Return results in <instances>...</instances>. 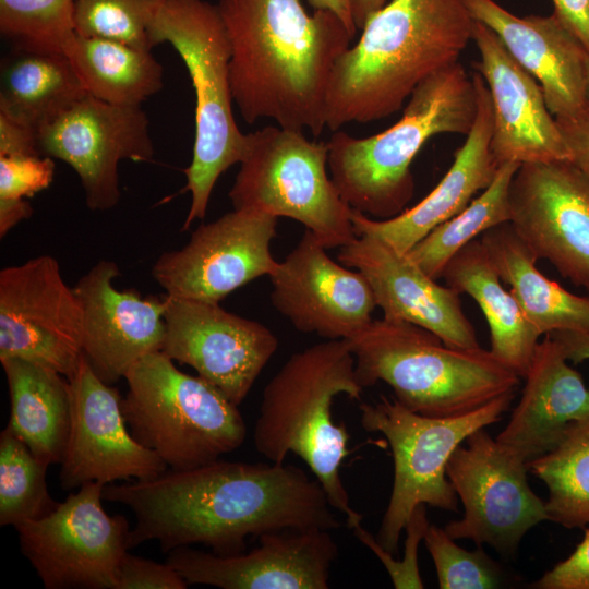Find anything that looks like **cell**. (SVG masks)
Masks as SVG:
<instances>
[{
    "label": "cell",
    "instance_id": "26",
    "mask_svg": "<svg viewBox=\"0 0 589 589\" xmlns=\"http://www.w3.org/2000/svg\"><path fill=\"white\" fill-rule=\"evenodd\" d=\"M551 337L538 342L522 395L495 437L527 462L557 446L569 424L589 420V387Z\"/></svg>",
    "mask_w": 589,
    "mask_h": 589
},
{
    "label": "cell",
    "instance_id": "45",
    "mask_svg": "<svg viewBox=\"0 0 589 589\" xmlns=\"http://www.w3.org/2000/svg\"><path fill=\"white\" fill-rule=\"evenodd\" d=\"M548 335L561 346L568 361L578 364L589 360V333L558 330Z\"/></svg>",
    "mask_w": 589,
    "mask_h": 589
},
{
    "label": "cell",
    "instance_id": "19",
    "mask_svg": "<svg viewBox=\"0 0 589 589\" xmlns=\"http://www.w3.org/2000/svg\"><path fill=\"white\" fill-rule=\"evenodd\" d=\"M269 278L273 306L299 332L348 339L373 321L377 305L366 278L332 260L308 229Z\"/></svg>",
    "mask_w": 589,
    "mask_h": 589
},
{
    "label": "cell",
    "instance_id": "20",
    "mask_svg": "<svg viewBox=\"0 0 589 589\" xmlns=\"http://www.w3.org/2000/svg\"><path fill=\"white\" fill-rule=\"evenodd\" d=\"M321 528L263 533L250 552L218 555L180 546L168 552L171 565L188 585L223 589H327L338 546Z\"/></svg>",
    "mask_w": 589,
    "mask_h": 589
},
{
    "label": "cell",
    "instance_id": "22",
    "mask_svg": "<svg viewBox=\"0 0 589 589\" xmlns=\"http://www.w3.org/2000/svg\"><path fill=\"white\" fill-rule=\"evenodd\" d=\"M476 64L490 93L492 154L497 163L570 160V152L537 80L508 52L498 36L474 20Z\"/></svg>",
    "mask_w": 589,
    "mask_h": 589
},
{
    "label": "cell",
    "instance_id": "46",
    "mask_svg": "<svg viewBox=\"0 0 589 589\" xmlns=\"http://www.w3.org/2000/svg\"><path fill=\"white\" fill-rule=\"evenodd\" d=\"M33 208L24 199H0V237L23 219L32 216Z\"/></svg>",
    "mask_w": 589,
    "mask_h": 589
},
{
    "label": "cell",
    "instance_id": "1",
    "mask_svg": "<svg viewBox=\"0 0 589 589\" xmlns=\"http://www.w3.org/2000/svg\"><path fill=\"white\" fill-rule=\"evenodd\" d=\"M103 498L135 515L129 550L155 540L167 553L203 544L215 554L235 555L245 552L248 537L341 526L317 479L285 462L216 459L147 480L106 484Z\"/></svg>",
    "mask_w": 589,
    "mask_h": 589
},
{
    "label": "cell",
    "instance_id": "34",
    "mask_svg": "<svg viewBox=\"0 0 589 589\" xmlns=\"http://www.w3.org/2000/svg\"><path fill=\"white\" fill-rule=\"evenodd\" d=\"M48 464L9 428L0 433V526L40 519L59 505L49 494Z\"/></svg>",
    "mask_w": 589,
    "mask_h": 589
},
{
    "label": "cell",
    "instance_id": "5",
    "mask_svg": "<svg viewBox=\"0 0 589 589\" xmlns=\"http://www.w3.org/2000/svg\"><path fill=\"white\" fill-rule=\"evenodd\" d=\"M477 115L472 74L459 62L421 82L408 98L401 118L366 137L334 131L327 141L330 178L344 201L375 219L406 209L414 191L411 163L434 135H467Z\"/></svg>",
    "mask_w": 589,
    "mask_h": 589
},
{
    "label": "cell",
    "instance_id": "25",
    "mask_svg": "<svg viewBox=\"0 0 589 589\" xmlns=\"http://www.w3.org/2000/svg\"><path fill=\"white\" fill-rule=\"evenodd\" d=\"M477 92V115L464 145L438 184L417 205L389 219H375L352 209L356 236L378 237L407 253L440 224L460 213L473 195L493 181L498 165L492 154V103L479 72L472 74Z\"/></svg>",
    "mask_w": 589,
    "mask_h": 589
},
{
    "label": "cell",
    "instance_id": "23",
    "mask_svg": "<svg viewBox=\"0 0 589 589\" xmlns=\"http://www.w3.org/2000/svg\"><path fill=\"white\" fill-rule=\"evenodd\" d=\"M337 259L366 278L383 318L425 328L449 347L480 348L460 294L437 284L407 253L378 237L360 235L340 248Z\"/></svg>",
    "mask_w": 589,
    "mask_h": 589
},
{
    "label": "cell",
    "instance_id": "28",
    "mask_svg": "<svg viewBox=\"0 0 589 589\" xmlns=\"http://www.w3.org/2000/svg\"><path fill=\"white\" fill-rule=\"evenodd\" d=\"M480 240L502 281L510 287L540 335L558 330L589 333V297L577 296L543 275L536 266L537 257L510 223L485 231Z\"/></svg>",
    "mask_w": 589,
    "mask_h": 589
},
{
    "label": "cell",
    "instance_id": "41",
    "mask_svg": "<svg viewBox=\"0 0 589 589\" xmlns=\"http://www.w3.org/2000/svg\"><path fill=\"white\" fill-rule=\"evenodd\" d=\"M537 589H589V528L573 553L532 584Z\"/></svg>",
    "mask_w": 589,
    "mask_h": 589
},
{
    "label": "cell",
    "instance_id": "44",
    "mask_svg": "<svg viewBox=\"0 0 589 589\" xmlns=\"http://www.w3.org/2000/svg\"><path fill=\"white\" fill-rule=\"evenodd\" d=\"M554 13L589 52V0H553Z\"/></svg>",
    "mask_w": 589,
    "mask_h": 589
},
{
    "label": "cell",
    "instance_id": "9",
    "mask_svg": "<svg viewBox=\"0 0 589 589\" xmlns=\"http://www.w3.org/2000/svg\"><path fill=\"white\" fill-rule=\"evenodd\" d=\"M515 392L503 394L464 414L433 418L416 413L395 398L381 396L360 405V422L368 432H380L388 441L394 460V482L376 541L396 554L400 534L420 504L457 510L458 496L446 466L461 443L474 431L501 420Z\"/></svg>",
    "mask_w": 589,
    "mask_h": 589
},
{
    "label": "cell",
    "instance_id": "48",
    "mask_svg": "<svg viewBox=\"0 0 589 589\" xmlns=\"http://www.w3.org/2000/svg\"><path fill=\"white\" fill-rule=\"evenodd\" d=\"M314 10H327L339 16L349 32L356 37L358 29L353 24L348 0H306Z\"/></svg>",
    "mask_w": 589,
    "mask_h": 589
},
{
    "label": "cell",
    "instance_id": "37",
    "mask_svg": "<svg viewBox=\"0 0 589 589\" xmlns=\"http://www.w3.org/2000/svg\"><path fill=\"white\" fill-rule=\"evenodd\" d=\"M424 544L434 562L441 589H491L504 581V570L483 551L458 546L445 529L429 525Z\"/></svg>",
    "mask_w": 589,
    "mask_h": 589
},
{
    "label": "cell",
    "instance_id": "36",
    "mask_svg": "<svg viewBox=\"0 0 589 589\" xmlns=\"http://www.w3.org/2000/svg\"><path fill=\"white\" fill-rule=\"evenodd\" d=\"M74 0H0V32L15 46L63 51L75 34Z\"/></svg>",
    "mask_w": 589,
    "mask_h": 589
},
{
    "label": "cell",
    "instance_id": "43",
    "mask_svg": "<svg viewBox=\"0 0 589 589\" xmlns=\"http://www.w3.org/2000/svg\"><path fill=\"white\" fill-rule=\"evenodd\" d=\"M40 155L37 132L0 113V156Z\"/></svg>",
    "mask_w": 589,
    "mask_h": 589
},
{
    "label": "cell",
    "instance_id": "16",
    "mask_svg": "<svg viewBox=\"0 0 589 589\" xmlns=\"http://www.w3.org/2000/svg\"><path fill=\"white\" fill-rule=\"evenodd\" d=\"M509 205V223L537 260L589 293V179L570 160L521 164Z\"/></svg>",
    "mask_w": 589,
    "mask_h": 589
},
{
    "label": "cell",
    "instance_id": "29",
    "mask_svg": "<svg viewBox=\"0 0 589 589\" xmlns=\"http://www.w3.org/2000/svg\"><path fill=\"white\" fill-rule=\"evenodd\" d=\"M10 395L9 428L35 456L61 465L71 426L70 384L62 374L21 359L0 360Z\"/></svg>",
    "mask_w": 589,
    "mask_h": 589
},
{
    "label": "cell",
    "instance_id": "47",
    "mask_svg": "<svg viewBox=\"0 0 589 589\" xmlns=\"http://www.w3.org/2000/svg\"><path fill=\"white\" fill-rule=\"evenodd\" d=\"M389 0H348L351 17L358 32L365 22L381 10Z\"/></svg>",
    "mask_w": 589,
    "mask_h": 589
},
{
    "label": "cell",
    "instance_id": "39",
    "mask_svg": "<svg viewBox=\"0 0 589 589\" xmlns=\"http://www.w3.org/2000/svg\"><path fill=\"white\" fill-rule=\"evenodd\" d=\"M188 586L167 562L160 564L129 551L120 561L116 589H185Z\"/></svg>",
    "mask_w": 589,
    "mask_h": 589
},
{
    "label": "cell",
    "instance_id": "10",
    "mask_svg": "<svg viewBox=\"0 0 589 589\" xmlns=\"http://www.w3.org/2000/svg\"><path fill=\"white\" fill-rule=\"evenodd\" d=\"M248 135V149L229 191L233 208L294 219L326 249L341 248L357 237L352 208L327 173V142L277 124Z\"/></svg>",
    "mask_w": 589,
    "mask_h": 589
},
{
    "label": "cell",
    "instance_id": "2",
    "mask_svg": "<svg viewBox=\"0 0 589 589\" xmlns=\"http://www.w3.org/2000/svg\"><path fill=\"white\" fill-rule=\"evenodd\" d=\"M231 49L233 103L252 124L309 131L326 127L325 106L337 59L354 38L327 10L308 13L300 0H219Z\"/></svg>",
    "mask_w": 589,
    "mask_h": 589
},
{
    "label": "cell",
    "instance_id": "12",
    "mask_svg": "<svg viewBox=\"0 0 589 589\" xmlns=\"http://www.w3.org/2000/svg\"><path fill=\"white\" fill-rule=\"evenodd\" d=\"M465 442L446 466L464 517L444 529L454 540L470 539L512 555L529 529L549 520L545 502L528 484L527 461L484 429Z\"/></svg>",
    "mask_w": 589,
    "mask_h": 589
},
{
    "label": "cell",
    "instance_id": "33",
    "mask_svg": "<svg viewBox=\"0 0 589 589\" xmlns=\"http://www.w3.org/2000/svg\"><path fill=\"white\" fill-rule=\"evenodd\" d=\"M527 468L548 488L549 520L568 529L589 524V420L569 424L557 446Z\"/></svg>",
    "mask_w": 589,
    "mask_h": 589
},
{
    "label": "cell",
    "instance_id": "21",
    "mask_svg": "<svg viewBox=\"0 0 589 589\" xmlns=\"http://www.w3.org/2000/svg\"><path fill=\"white\" fill-rule=\"evenodd\" d=\"M117 264L98 261L73 287L81 308V347L91 368L107 384L124 378L144 356L163 349L164 296L118 290Z\"/></svg>",
    "mask_w": 589,
    "mask_h": 589
},
{
    "label": "cell",
    "instance_id": "24",
    "mask_svg": "<svg viewBox=\"0 0 589 589\" xmlns=\"http://www.w3.org/2000/svg\"><path fill=\"white\" fill-rule=\"evenodd\" d=\"M465 2L473 20L492 29L513 58L537 80L555 118H572L588 110L589 52L555 13L519 17L494 0Z\"/></svg>",
    "mask_w": 589,
    "mask_h": 589
},
{
    "label": "cell",
    "instance_id": "7",
    "mask_svg": "<svg viewBox=\"0 0 589 589\" xmlns=\"http://www.w3.org/2000/svg\"><path fill=\"white\" fill-rule=\"evenodd\" d=\"M155 46L169 43L182 59L195 94L191 164L183 170L191 205L182 226L203 219L218 178L245 156L249 135L232 111L231 49L217 5L205 0H160L152 28Z\"/></svg>",
    "mask_w": 589,
    "mask_h": 589
},
{
    "label": "cell",
    "instance_id": "42",
    "mask_svg": "<svg viewBox=\"0 0 589 589\" xmlns=\"http://www.w3.org/2000/svg\"><path fill=\"white\" fill-rule=\"evenodd\" d=\"M555 119L570 152V161L589 179V110Z\"/></svg>",
    "mask_w": 589,
    "mask_h": 589
},
{
    "label": "cell",
    "instance_id": "14",
    "mask_svg": "<svg viewBox=\"0 0 589 589\" xmlns=\"http://www.w3.org/2000/svg\"><path fill=\"white\" fill-rule=\"evenodd\" d=\"M278 217L236 209L200 225L188 243L164 252L152 276L175 298L219 302L236 289L276 269L271 253Z\"/></svg>",
    "mask_w": 589,
    "mask_h": 589
},
{
    "label": "cell",
    "instance_id": "49",
    "mask_svg": "<svg viewBox=\"0 0 589 589\" xmlns=\"http://www.w3.org/2000/svg\"><path fill=\"white\" fill-rule=\"evenodd\" d=\"M586 100H587V108L589 110V56L587 60Z\"/></svg>",
    "mask_w": 589,
    "mask_h": 589
},
{
    "label": "cell",
    "instance_id": "38",
    "mask_svg": "<svg viewBox=\"0 0 589 589\" xmlns=\"http://www.w3.org/2000/svg\"><path fill=\"white\" fill-rule=\"evenodd\" d=\"M55 163L44 155L0 156V199H24L47 189Z\"/></svg>",
    "mask_w": 589,
    "mask_h": 589
},
{
    "label": "cell",
    "instance_id": "13",
    "mask_svg": "<svg viewBox=\"0 0 589 589\" xmlns=\"http://www.w3.org/2000/svg\"><path fill=\"white\" fill-rule=\"evenodd\" d=\"M81 323L79 300L55 257L1 269L0 360H25L68 378L83 354Z\"/></svg>",
    "mask_w": 589,
    "mask_h": 589
},
{
    "label": "cell",
    "instance_id": "8",
    "mask_svg": "<svg viewBox=\"0 0 589 589\" xmlns=\"http://www.w3.org/2000/svg\"><path fill=\"white\" fill-rule=\"evenodd\" d=\"M124 378L128 428L169 469L214 461L243 444L247 426L238 406L201 376L180 371L161 350L140 359Z\"/></svg>",
    "mask_w": 589,
    "mask_h": 589
},
{
    "label": "cell",
    "instance_id": "32",
    "mask_svg": "<svg viewBox=\"0 0 589 589\" xmlns=\"http://www.w3.org/2000/svg\"><path fill=\"white\" fill-rule=\"evenodd\" d=\"M517 163L498 166L491 184L460 213L432 229L407 255L430 277L438 279L450 259L485 231L510 221L509 188Z\"/></svg>",
    "mask_w": 589,
    "mask_h": 589
},
{
    "label": "cell",
    "instance_id": "40",
    "mask_svg": "<svg viewBox=\"0 0 589 589\" xmlns=\"http://www.w3.org/2000/svg\"><path fill=\"white\" fill-rule=\"evenodd\" d=\"M426 505L420 504L412 512L405 530L404 557L388 572L396 589H422L423 581L418 565V548L429 527Z\"/></svg>",
    "mask_w": 589,
    "mask_h": 589
},
{
    "label": "cell",
    "instance_id": "3",
    "mask_svg": "<svg viewBox=\"0 0 589 589\" xmlns=\"http://www.w3.org/2000/svg\"><path fill=\"white\" fill-rule=\"evenodd\" d=\"M473 23L465 0H389L337 59L326 127L337 131L400 110L421 82L458 62L472 40Z\"/></svg>",
    "mask_w": 589,
    "mask_h": 589
},
{
    "label": "cell",
    "instance_id": "35",
    "mask_svg": "<svg viewBox=\"0 0 589 589\" xmlns=\"http://www.w3.org/2000/svg\"><path fill=\"white\" fill-rule=\"evenodd\" d=\"M160 0H74V32L152 51L153 23Z\"/></svg>",
    "mask_w": 589,
    "mask_h": 589
},
{
    "label": "cell",
    "instance_id": "15",
    "mask_svg": "<svg viewBox=\"0 0 589 589\" xmlns=\"http://www.w3.org/2000/svg\"><path fill=\"white\" fill-rule=\"evenodd\" d=\"M40 155L77 173L88 208L108 211L121 197L119 163L152 161L148 118L141 106L115 105L86 94L37 133Z\"/></svg>",
    "mask_w": 589,
    "mask_h": 589
},
{
    "label": "cell",
    "instance_id": "31",
    "mask_svg": "<svg viewBox=\"0 0 589 589\" xmlns=\"http://www.w3.org/2000/svg\"><path fill=\"white\" fill-rule=\"evenodd\" d=\"M87 94L115 105L141 106L164 85L151 51L76 33L63 47Z\"/></svg>",
    "mask_w": 589,
    "mask_h": 589
},
{
    "label": "cell",
    "instance_id": "30",
    "mask_svg": "<svg viewBox=\"0 0 589 589\" xmlns=\"http://www.w3.org/2000/svg\"><path fill=\"white\" fill-rule=\"evenodd\" d=\"M86 94L63 51L15 46L2 61L0 113L37 133Z\"/></svg>",
    "mask_w": 589,
    "mask_h": 589
},
{
    "label": "cell",
    "instance_id": "27",
    "mask_svg": "<svg viewBox=\"0 0 589 589\" xmlns=\"http://www.w3.org/2000/svg\"><path fill=\"white\" fill-rule=\"evenodd\" d=\"M442 277L459 294L467 293L480 306L490 328L491 353L518 376L525 377L540 334L526 317L502 279L481 240L457 252Z\"/></svg>",
    "mask_w": 589,
    "mask_h": 589
},
{
    "label": "cell",
    "instance_id": "6",
    "mask_svg": "<svg viewBox=\"0 0 589 589\" xmlns=\"http://www.w3.org/2000/svg\"><path fill=\"white\" fill-rule=\"evenodd\" d=\"M345 340L363 388L384 382L400 405L422 416L464 414L519 384L520 376L490 350L449 347L408 322L373 320Z\"/></svg>",
    "mask_w": 589,
    "mask_h": 589
},
{
    "label": "cell",
    "instance_id": "4",
    "mask_svg": "<svg viewBox=\"0 0 589 589\" xmlns=\"http://www.w3.org/2000/svg\"><path fill=\"white\" fill-rule=\"evenodd\" d=\"M362 390L347 340L313 345L293 353L266 384L253 433L255 449L269 461L299 456L349 529L361 525L363 515L351 507L341 481L349 434L334 422L332 404L339 394L360 399Z\"/></svg>",
    "mask_w": 589,
    "mask_h": 589
},
{
    "label": "cell",
    "instance_id": "18",
    "mask_svg": "<svg viewBox=\"0 0 589 589\" xmlns=\"http://www.w3.org/2000/svg\"><path fill=\"white\" fill-rule=\"evenodd\" d=\"M68 381L72 409L59 474L63 490L88 482L106 485L117 480H147L169 469L132 436L118 389L99 378L83 354Z\"/></svg>",
    "mask_w": 589,
    "mask_h": 589
},
{
    "label": "cell",
    "instance_id": "11",
    "mask_svg": "<svg viewBox=\"0 0 589 589\" xmlns=\"http://www.w3.org/2000/svg\"><path fill=\"white\" fill-rule=\"evenodd\" d=\"M101 482H88L49 515L16 526L21 552L46 589H116L130 527L103 507Z\"/></svg>",
    "mask_w": 589,
    "mask_h": 589
},
{
    "label": "cell",
    "instance_id": "17",
    "mask_svg": "<svg viewBox=\"0 0 589 589\" xmlns=\"http://www.w3.org/2000/svg\"><path fill=\"white\" fill-rule=\"evenodd\" d=\"M166 336L161 351L239 406L278 348L260 322L228 312L217 302L164 294Z\"/></svg>",
    "mask_w": 589,
    "mask_h": 589
}]
</instances>
